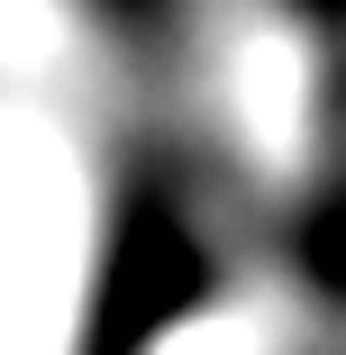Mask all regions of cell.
<instances>
[{
    "label": "cell",
    "instance_id": "obj_1",
    "mask_svg": "<svg viewBox=\"0 0 346 355\" xmlns=\"http://www.w3.org/2000/svg\"><path fill=\"white\" fill-rule=\"evenodd\" d=\"M319 10H346V0H319Z\"/></svg>",
    "mask_w": 346,
    "mask_h": 355
}]
</instances>
